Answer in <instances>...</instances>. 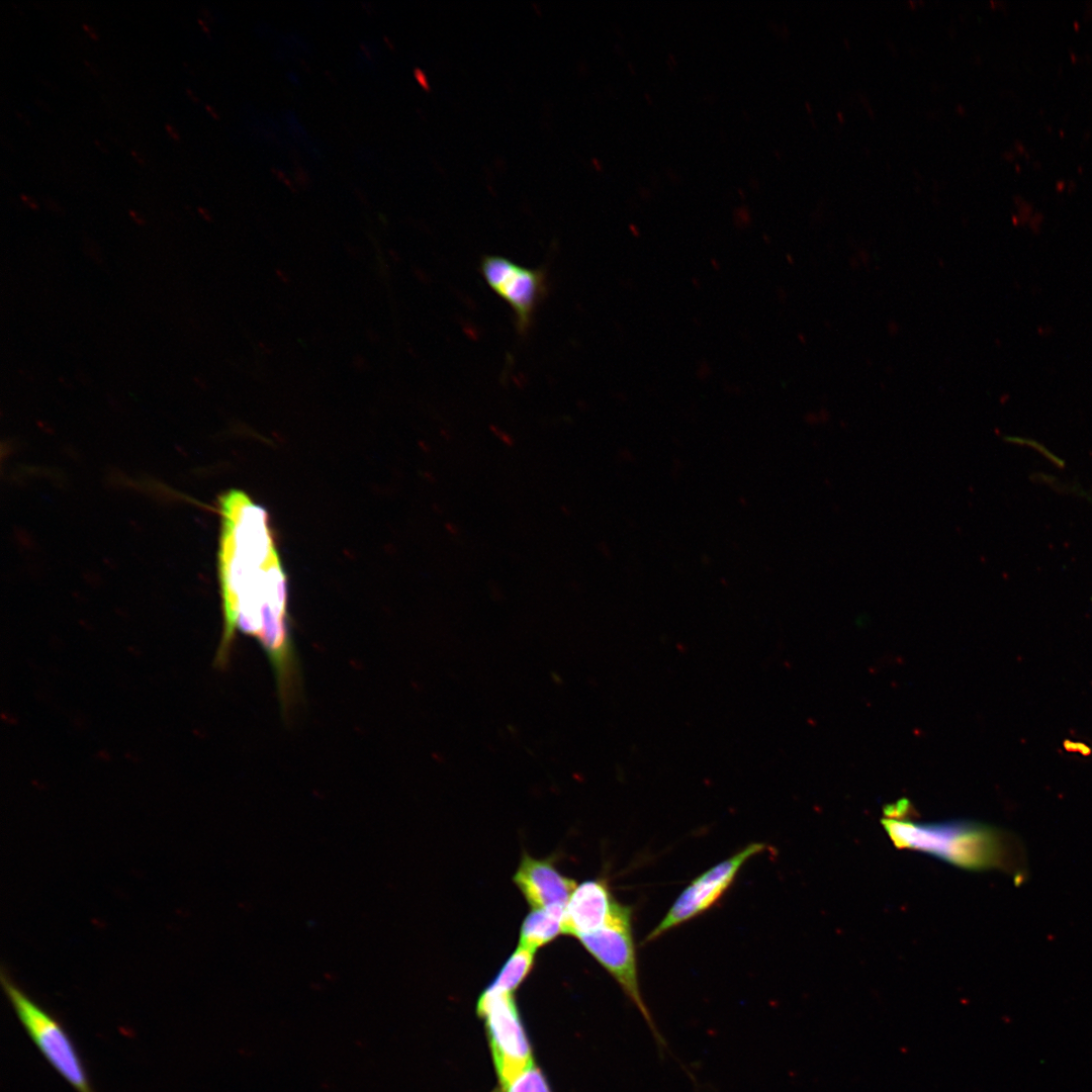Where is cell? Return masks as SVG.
Wrapping results in <instances>:
<instances>
[{"instance_id":"6da1fadb","label":"cell","mask_w":1092,"mask_h":1092,"mask_svg":"<svg viewBox=\"0 0 1092 1092\" xmlns=\"http://www.w3.org/2000/svg\"><path fill=\"white\" fill-rule=\"evenodd\" d=\"M218 576L223 630L217 662H226L237 632L254 639L273 668L284 707L295 691L287 579L266 510L233 489L219 500Z\"/></svg>"},{"instance_id":"7a4b0ae2","label":"cell","mask_w":1092,"mask_h":1092,"mask_svg":"<svg viewBox=\"0 0 1092 1092\" xmlns=\"http://www.w3.org/2000/svg\"><path fill=\"white\" fill-rule=\"evenodd\" d=\"M887 817L884 827L900 848L920 850L969 870L1018 867L1017 841L996 827L967 820L917 823Z\"/></svg>"},{"instance_id":"3957f363","label":"cell","mask_w":1092,"mask_h":1092,"mask_svg":"<svg viewBox=\"0 0 1092 1092\" xmlns=\"http://www.w3.org/2000/svg\"><path fill=\"white\" fill-rule=\"evenodd\" d=\"M589 954L614 978L647 1023L658 1048H666L642 997L635 944L632 934V909L623 905L604 926L576 936Z\"/></svg>"},{"instance_id":"277c9868","label":"cell","mask_w":1092,"mask_h":1092,"mask_svg":"<svg viewBox=\"0 0 1092 1092\" xmlns=\"http://www.w3.org/2000/svg\"><path fill=\"white\" fill-rule=\"evenodd\" d=\"M1 984L18 1020L50 1065L77 1092H95L75 1044L61 1022L4 973Z\"/></svg>"},{"instance_id":"5b68a950","label":"cell","mask_w":1092,"mask_h":1092,"mask_svg":"<svg viewBox=\"0 0 1092 1092\" xmlns=\"http://www.w3.org/2000/svg\"><path fill=\"white\" fill-rule=\"evenodd\" d=\"M476 1011L484 1020L495 1072L505 1090L534 1063L515 998L511 992L487 987L478 998Z\"/></svg>"},{"instance_id":"8992f818","label":"cell","mask_w":1092,"mask_h":1092,"mask_svg":"<svg viewBox=\"0 0 1092 1092\" xmlns=\"http://www.w3.org/2000/svg\"><path fill=\"white\" fill-rule=\"evenodd\" d=\"M765 849V843H750L693 880L678 895L665 916L649 932L645 941L658 938L711 908L732 885L742 866Z\"/></svg>"},{"instance_id":"52a82bcc","label":"cell","mask_w":1092,"mask_h":1092,"mask_svg":"<svg viewBox=\"0 0 1092 1092\" xmlns=\"http://www.w3.org/2000/svg\"><path fill=\"white\" fill-rule=\"evenodd\" d=\"M480 272L487 285L512 308L518 332L525 334L547 292L545 272L497 255L484 256Z\"/></svg>"},{"instance_id":"ba28073f","label":"cell","mask_w":1092,"mask_h":1092,"mask_svg":"<svg viewBox=\"0 0 1092 1092\" xmlns=\"http://www.w3.org/2000/svg\"><path fill=\"white\" fill-rule=\"evenodd\" d=\"M513 882L532 909L565 910L577 884L562 875L552 857L536 858L523 852Z\"/></svg>"},{"instance_id":"9c48e42d","label":"cell","mask_w":1092,"mask_h":1092,"mask_svg":"<svg viewBox=\"0 0 1092 1092\" xmlns=\"http://www.w3.org/2000/svg\"><path fill=\"white\" fill-rule=\"evenodd\" d=\"M623 907L604 879L577 885L565 907L563 933L577 936L607 924Z\"/></svg>"},{"instance_id":"30bf717a","label":"cell","mask_w":1092,"mask_h":1092,"mask_svg":"<svg viewBox=\"0 0 1092 1092\" xmlns=\"http://www.w3.org/2000/svg\"><path fill=\"white\" fill-rule=\"evenodd\" d=\"M565 910L532 909L524 918L520 929V943L536 950L554 940L563 933Z\"/></svg>"},{"instance_id":"8fae6325","label":"cell","mask_w":1092,"mask_h":1092,"mask_svg":"<svg viewBox=\"0 0 1092 1092\" xmlns=\"http://www.w3.org/2000/svg\"><path fill=\"white\" fill-rule=\"evenodd\" d=\"M535 964V950L519 944L487 986L513 993L529 976Z\"/></svg>"},{"instance_id":"7c38bea8","label":"cell","mask_w":1092,"mask_h":1092,"mask_svg":"<svg viewBox=\"0 0 1092 1092\" xmlns=\"http://www.w3.org/2000/svg\"><path fill=\"white\" fill-rule=\"evenodd\" d=\"M504 1092H551V1090L542 1071L534 1062Z\"/></svg>"},{"instance_id":"4fadbf2b","label":"cell","mask_w":1092,"mask_h":1092,"mask_svg":"<svg viewBox=\"0 0 1092 1092\" xmlns=\"http://www.w3.org/2000/svg\"><path fill=\"white\" fill-rule=\"evenodd\" d=\"M19 197L31 209L35 210L38 208L37 202L32 197L26 195L25 193H20Z\"/></svg>"},{"instance_id":"5bb4252c","label":"cell","mask_w":1092,"mask_h":1092,"mask_svg":"<svg viewBox=\"0 0 1092 1092\" xmlns=\"http://www.w3.org/2000/svg\"><path fill=\"white\" fill-rule=\"evenodd\" d=\"M165 129L173 140L178 141L180 139L179 132L170 122L165 123Z\"/></svg>"},{"instance_id":"9a60e30c","label":"cell","mask_w":1092,"mask_h":1092,"mask_svg":"<svg viewBox=\"0 0 1092 1092\" xmlns=\"http://www.w3.org/2000/svg\"><path fill=\"white\" fill-rule=\"evenodd\" d=\"M82 27L89 34V36L91 38L98 39V37H99L98 33L96 32V30L90 24H88L86 22H83Z\"/></svg>"},{"instance_id":"2e32d148","label":"cell","mask_w":1092,"mask_h":1092,"mask_svg":"<svg viewBox=\"0 0 1092 1092\" xmlns=\"http://www.w3.org/2000/svg\"><path fill=\"white\" fill-rule=\"evenodd\" d=\"M128 214L133 219V221H135L138 224H144L145 223V219L135 210L128 209Z\"/></svg>"},{"instance_id":"e0dca14e","label":"cell","mask_w":1092,"mask_h":1092,"mask_svg":"<svg viewBox=\"0 0 1092 1092\" xmlns=\"http://www.w3.org/2000/svg\"><path fill=\"white\" fill-rule=\"evenodd\" d=\"M129 153L140 164H144V160L138 152H135L134 150H130Z\"/></svg>"},{"instance_id":"ac0fdd59","label":"cell","mask_w":1092,"mask_h":1092,"mask_svg":"<svg viewBox=\"0 0 1092 1092\" xmlns=\"http://www.w3.org/2000/svg\"><path fill=\"white\" fill-rule=\"evenodd\" d=\"M185 92H186V93H187V94H188V95H189V96H190V97H191L192 99H194V100H197V98L195 97V94H194V93L192 92V90H191V89H190L189 87H186V88H185Z\"/></svg>"},{"instance_id":"d6986e66","label":"cell","mask_w":1092,"mask_h":1092,"mask_svg":"<svg viewBox=\"0 0 1092 1092\" xmlns=\"http://www.w3.org/2000/svg\"><path fill=\"white\" fill-rule=\"evenodd\" d=\"M711 264H712V266H713V267H714V268H715L716 270H719V269H720V267H719L720 265H719V263H718V262L716 261V259H712V260H711Z\"/></svg>"},{"instance_id":"ffe728a7","label":"cell","mask_w":1092,"mask_h":1092,"mask_svg":"<svg viewBox=\"0 0 1092 1092\" xmlns=\"http://www.w3.org/2000/svg\"><path fill=\"white\" fill-rule=\"evenodd\" d=\"M197 21L205 31H208V28L206 27L204 21L201 18H198Z\"/></svg>"},{"instance_id":"44dd1931","label":"cell","mask_w":1092,"mask_h":1092,"mask_svg":"<svg viewBox=\"0 0 1092 1092\" xmlns=\"http://www.w3.org/2000/svg\"><path fill=\"white\" fill-rule=\"evenodd\" d=\"M197 209H198V211H199V212H200V213H201L202 215H204V216H205V217H206V218L208 219V217H209V216H208V214L206 213V211H205V209H204V208H202V207H198Z\"/></svg>"},{"instance_id":"7402d4cb","label":"cell","mask_w":1092,"mask_h":1092,"mask_svg":"<svg viewBox=\"0 0 1092 1092\" xmlns=\"http://www.w3.org/2000/svg\"><path fill=\"white\" fill-rule=\"evenodd\" d=\"M206 108H207V109L209 110V112H211V114H213L214 116H216V114H215L214 110H213V109H212V108H211V107H210V106H209L208 104H206Z\"/></svg>"},{"instance_id":"603a6c76","label":"cell","mask_w":1092,"mask_h":1092,"mask_svg":"<svg viewBox=\"0 0 1092 1092\" xmlns=\"http://www.w3.org/2000/svg\"><path fill=\"white\" fill-rule=\"evenodd\" d=\"M693 284H694V286H697V288H699V281H698V279H696V280H695V278H693Z\"/></svg>"}]
</instances>
